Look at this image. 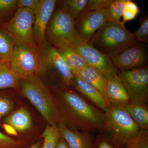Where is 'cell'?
Wrapping results in <instances>:
<instances>
[{
    "label": "cell",
    "mask_w": 148,
    "mask_h": 148,
    "mask_svg": "<svg viewBox=\"0 0 148 148\" xmlns=\"http://www.w3.org/2000/svg\"><path fill=\"white\" fill-rule=\"evenodd\" d=\"M93 148H120L113 145L103 133H98L95 137Z\"/></svg>",
    "instance_id": "cell-32"
},
{
    "label": "cell",
    "mask_w": 148,
    "mask_h": 148,
    "mask_svg": "<svg viewBox=\"0 0 148 148\" xmlns=\"http://www.w3.org/2000/svg\"><path fill=\"white\" fill-rule=\"evenodd\" d=\"M13 106V102L10 98L0 96V122L4 117L10 113Z\"/></svg>",
    "instance_id": "cell-30"
},
{
    "label": "cell",
    "mask_w": 148,
    "mask_h": 148,
    "mask_svg": "<svg viewBox=\"0 0 148 148\" xmlns=\"http://www.w3.org/2000/svg\"><path fill=\"white\" fill-rule=\"evenodd\" d=\"M90 43L101 53L111 58L135 45L134 34L127 30L124 22H106L93 35Z\"/></svg>",
    "instance_id": "cell-3"
},
{
    "label": "cell",
    "mask_w": 148,
    "mask_h": 148,
    "mask_svg": "<svg viewBox=\"0 0 148 148\" xmlns=\"http://www.w3.org/2000/svg\"><path fill=\"white\" fill-rule=\"evenodd\" d=\"M106 98L111 105L123 106L130 103L129 96L118 74L107 80Z\"/></svg>",
    "instance_id": "cell-16"
},
{
    "label": "cell",
    "mask_w": 148,
    "mask_h": 148,
    "mask_svg": "<svg viewBox=\"0 0 148 148\" xmlns=\"http://www.w3.org/2000/svg\"><path fill=\"white\" fill-rule=\"evenodd\" d=\"M77 76L96 88L106 98L107 79L97 68L87 64Z\"/></svg>",
    "instance_id": "cell-18"
},
{
    "label": "cell",
    "mask_w": 148,
    "mask_h": 148,
    "mask_svg": "<svg viewBox=\"0 0 148 148\" xmlns=\"http://www.w3.org/2000/svg\"><path fill=\"white\" fill-rule=\"evenodd\" d=\"M1 62H0V64H1Z\"/></svg>",
    "instance_id": "cell-37"
},
{
    "label": "cell",
    "mask_w": 148,
    "mask_h": 148,
    "mask_svg": "<svg viewBox=\"0 0 148 148\" xmlns=\"http://www.w3.org/2000/svg\"><path fill=\"white\" fill-rule=\"evenodd\" d=\"M18 0H0V19L11 13L16 8Z\"/></svg>",
    "instance_id": "cell-29"
},
{
    "label": "cell",
    "mask_w": 148,
    "mask_h": 148,
    "mask_svg": "<svg viewBox=\"0 0 148 148\" xmlns=\"http://www.w3.org/2000/svg\"><path fill=\"white\" fill-rule=\"evenodd\" d=\"M74 49L81 56L86 63L97 68L107 80L118 74L111 58L95 48L89 41L78 38Z\"/></svg>",
    "instance_id": "cell-9"
},
{
    "label": "cell",
    "mask_w": 148,
    "mask_h": 148,
    "mask_svg": "<svg viewBox=\"0 0 148 148\" xmlns=\"http://www.w3.org/2000/svg\"><path fill=\"white\" fill-rule=\"evenodd\" d=\"M38 52L43 70L48 68L53 70L60 78L63 85L71 87L73 74L58 49L50 44H47L45 42L40 48Z\"/></svg>",
    "instance_id": "cell-10"
},
{
    "label": "cell",
    "mask_w": 148,
    "mask_h": 148,
    "mask_svg": "<svg viewBox=\"0 0 148 148\" xmlns=\"http://www.w3.org/2000/svg\"><path fill=\"white\" fill-rule=\"evenodd\" d=\"M118 75L129 96L130 103L148 104L147 66L119 71Z\"/></svg>",
    "instance_id": "cell-8"
},
{
    "label": "cell",
    "mask_w": 148,
    "mask_h": 148,
    "mask_svg": "<svg viewBox=\"0 0 148 148\" xmlns=\"http://www.w3.org/2000/svg\"><path fill=\"white\" fill-rule=\"evenodd\" d=\"M20 143L0 131V148H19Z\"/></svg>",
    "instance_id": "cell-33"
},
{
    "label": "cell",
    "mask_w": 148,
    "mask_h": 148,
    "mask_svg": "<svg viewBox=\"0 0 148 148\" xmlns=\"http://www.w3.org/2000/svg\"><path fill=\"white\" fill-rule=\"evenodd\" d=\"M140 12L139 7L135 3L130 0H127L123 15V22L125 23L126 21L134 19Z\"/></svg>",
    "instance_id": "cell-27"
},
{
    "label": "cell",
    "mask_w": 148,
    "mask_h": 148,
    "mask_svg": "<svg viewBox=\"0 0 148 148\" xmlns=\"http://www.w3.org/2000/svg\"><path fill=\"white\" fill-rule=\"evenodd\" d=\"M110 58L118 71H129L147 66V51L144 46L136 43Z\"/></svg>",
    "instance_id": "cell-13"
},
{
    "label": "cell",
    "mask_w": 148,
    "mask_h": 148,
    "mask_svg": "<svg viewBox=\"0 0 148 148\" xmlns=\"http://www.w3.org/2000/svg\"><path fill=\"white\" fill-rule=\"evenodd\" d=\"M141 23L139 29L134 34L137 41L144 43L148 42V16L141 17L140 20Z\"/></svg>",
    "instance_id": "cell-26"
},
{
    "label": "cell",
    "mask_w": 148,
    "mask_h": 148,
    "mask_svg": "<svg viewBox=\"0 0 148 148\" xmlns=\"http://www.w3.org/2000/svg\"><path fill=\"white\" fill-rule=\"evenodd\" d=\"M40 0H18L17 8H27L35 10L38 6Z\"/></svg>",
    "instance_id": "cell-34"
},
{
    "label": "cell",
    "mask_w": 148,
    "mask_h": 148,
    "mask_svg": "<svg viewBox=\"0 0 148 148\" xmlns=\"http://www.w3.org/2000/svg\"><path fill=\"white\" fill-rule=\"evenodd\" d=\"M49 44L56 49L75 47L77 35L75 20L69 13L58 7L53 13L45 34Z\"/></svg>",
    "instance_id": "cell-5"
},
{
    "label": "cell",
    "mask_w": 148,
    "mask_h": 148,
    "mask_svg": "<svg viewBox=\"0 0 148 148\" xmlns=\"http://www.w3.org/2000/svg\"><path fill=\"white\" fill-rule=\"evenodd\" d=\"M34 19V12L32 9L17 8L14 16L8 22L2 24L0 28L12 37L15 45H22L39 50L33 38Z\"/></svg>",
    "instance_id": "cell-6"
},
{
    "label": "cell",
    "mask_w": 148,
    "mask_h": 148,
    "mask_svg": "<svg viewBox=\"0 0 148 148\" xmlns=\"http://www.w3.org/2000/svg\"><path fill=\"white\" fill-rule=\"evenodd\" d=\"M20 77L12 71L10 64L1 63L0 64V89L13 88L19 89Z\"/></svg>",
    "instance_id": "cell-21"
},
{
    "label": "cell",
    "mask_w": 148,
    "mask_h": 148,
    "mask_svg": "<svg viewBox=\"0 0 148 148\" xmlns=\"http://www.w3.org/2000/svg\"><path fill=\"white\" fill-rule=\"evenodd\" d=\"M57 2L56 0H40L38 6L34 11L33 38L35 44L39 49L45 42L46 32Z\"/></svg>",
    "instance_id": "cell-12"
},
{
    "label": "cell",
    "mask_w": 148,
    "mask_h": 148,
    "mask_svg": "<svg viewBox=\"0 0 148 148\" xmlns=\"http://www.w3.org/2000/svg\"><path fill=\"white\" fill-rule=\"evenodd\" d=\"M127 0H111L108 7L109 22L116 23L121 21Z\"/></svg>",
    "instance_id": "cell-25"
},
{
    "label": "cell",
    "mask_w": 148,
    "mask_h": 148,
    "mask_svg": "<svg viewBox=\"0 0 148 148\" xmlns=\"http://www.w3.org/2000/svg\"><path fill=\"white\" fill-rule=\"evenodd\" d=\"M71 88L62 86L53 88L52 94L61 120L72 130L103 133L105 112Z\"/></svg>",
    "instance_id": "cell-1"
},
{
    "label": "cell",
    "mask_w": 148,
    "mask_h": 148,
    "mask_svg": "<svg viewBox=\"0 0 148 148\" xmlns=\"http://www.w3.org/2000/svg\"><path fill=\"white\" fill-rule=\"evenodd\" d=\"M111 0H89L83 11L99 10L108 8Z\"/></svg>",
    "instance_id": "cell-31"
},
{
    "label": "cell",
    "mask_w": 148,
    "mask_h": 148,
    "mask_svg": "<svg viewBox=\"0 0 148 148\" xmlns=\"http://www.w3.org/2000/svg\"><path fill=\"white\" fill-rule=\"evenodd\" d=\"M15 45L12 37L0 28V62L10 64Z\"/></svg>",
    "instance_id": "cell-22"
},
{
    "label": "cell",
    "mask_w": 148,
    "mask_h": 148,
    "mask_svg": "<svg viewBox=\"0 0 148 148\" xmlns=\"http://www.w3.org/2000/svg\"><path fill=\"white\" fill-rule=\"evenodd\" d=\"M108 19V8L83 11L75 21L78 38L89 41L93 35Z\"/></svg>",
    "instance_id": "cell-11"
},
{
    "label": "cell",
    "mask_w": 148,
    "mask_h": 148,
    "mask_svg": "<svg viewBox=\"0 0 148 148\" xmlns=\"http://www.w3.org/2000/svg\"><path fill=\"white\" fill-rule=\"evenodd\" d=\"M61 137L57 126H51L47 125L40 136V138L44 140L41 148H55Z\"/></svg>",
    "instance_id": "cell-24"
},
{
    "label": "cell",
    "mask_w": 148,
    "mask_h": 148,
    "mask_svg": "<svg viewBox=\"0 0 148 148\" xmlns=\"http://www.w3.org/2000/svg\"><path fill=\"white\" fill-rule=\"evenodd\" d=\"M38 51L22 45H15L10 62L12 71L20 78L38 75L43 70Z\"/></svg>",
    "instance_id": "cell-7"
},
{
    "label": "cell",
    "mask_w": 148,
    "mask_h": 148,
    "mask_svg": "<svg viewBox=\"0 0 148 148\" xmlns=\"http://www.w3.org/2000/svg\"><path fill=\"white\" fill-rule=\"evenodd\" d=\"M55 148H70L65 140L62 137L58 140Z\"/></svg>",
    "instance_id": "cell-35"
},
{
    "label": "cell",
    "mask_w": 148,
    "mask_h": 148,
    "mask_svg": "<svg viewBox=\"0 0 148 148\" xmlns=\"http://www.w3.org/2000/svg\"><path fill=\"white\" fill-rule=\"evenodd\" d=\"M19 89L39 112L48 125L57 126L61 117L52 92L38 75L20 78Z\"/></svg>",
    "instance_id": "cell-2"
},
{
    "label": "cell",
    "mask_w": 148,
    "mask_h": 148,
    "mask_svg": "<svg viewBox=\"0 0 148 148\" xmlns=\"http://www.w3.org/2000/svg\"><path fill=\"white\" fill-rule=\"evenodd\" d=\"M125 148H148V130H140L137 137Z\"/></svg>",
    "instance_id": "cell-28"
},
{
    "label": "cell",
    "mask_w": 148,
    "mask_h": 148,
    "mask_svg": "<svg viewBox=\"0 0 148 148\" xmlns=\"http://www.w3.org/2000/svg\"><path fill=\"white\" fill-rule=\"evenodd\" d=\"M42 143L41 141H38L36 143L32 145L31 147L27 148H41L42 146Z\"/></svg>",
    "instance_id": "cell-36"
},
{
    "label": "cell",
    "mask_w": 148,
    "mask_h": 148,
    "mask_svg": "<svg viewBox=\"0 0 148 148\" xmlns=\"http://www.w3.org/2000/svg\"><path fill=\"white\" fill-rule=\"evenodd\" d=\"M61 137L70 148H93L95 137L93 133L70 129L62 121L57 125Z\"/></svg>",
    "instance_id": "cell-15"
},
{
    "label": "cell",
    "mask_w": 148,
    "mask_h": 148,
    "mask_svg": "<svg viewBox=\"0 0 148 148\" xmlns=\"http://www.w3.org/2000/svg\"><path fill=\"white\" fill-rule=\"evenodd\" d=\"M126 110L140 130H148L147 104L130 103L121 106Z\"/></svg>",
    "instance_id": "cell-19"
},
{
    "label": "cell",
    "mask_w": 148,
    "mask_h": 148,
    "mask_svg": "<svg viewBox=\"0 0 148 148\" xmlns=\"http://www.w3.org/2000/svg\"><path fill=\"white\" fill-rule=\"evenodd\" d=\"M88 0H64L60 2L59 7L63 9L75 20L84 10Z\"/></svg>",
    "instance_id": "cell-23"
},
{
    "label": "cell",
    "mask_w": 148,
    "mask_h": 148,
    "mask_svg": "<svg viewBox=\"0 0 148 148\" xmlns=\"http://www.w3.org/2000/svg\"><path fill=\"white\" fill-rule=\"evenodd\" d=\"M71 86L84 99L104 112L111 106L107 98L96 88L77 76L74 75Z\"/></svg>",
    "instance_id": "cell-14"
},
{
    "label": "cell",
    "mask_w": 148,
    "mask_h": 148,
    "mask_svg": "<svg viewBox=\"0 0 148 148\" xmlns=\"http://www.w3.org/2000/svg\"><path fill=\"white\" fill-rule=\"evenodd\" d=\"M103 132L114 145L125 148L139 134L140 129L121 106L111 105L104 115Z\"/></svg>",
    "instance_id": "cell-4"
},
{
    "label": "cell",
    "mask_w": 148,
    "mask_h": 148,
    "mask_svg": "<svg viewBox=\"0 0 148 148\" xmlns=\"http://www.w3.org/2000/svg\"><path fill=\"white\" fill-rule=\"evenodd\" d=\"M57 49L61 53L66 65L74 75H77L82 69L88 64L73 48L66 47Z\"/></svg>",
    "instance_id": "cell-20"
},
{
    "label": "cell",
    "mask_w": 148,
    "mask_h": 148,
    "mask_svg": "<svg viewBox=\"0 0 148 148\" xmlns=\"http://www.w3.org/2000/svg\"><path fill=\"white\" fill-rule=\"evenodd\" d=\"M5 124L10 125L18 132H24L32 127V117L29 111L21 107L11 113L3 120Z\"/></svg>",
    "instance_id": "cell-17"
}]
</instances>
